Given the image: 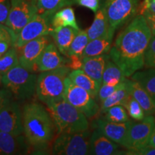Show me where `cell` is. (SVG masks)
Masks as SVG:
<instances>
[{
  "mask_svg": "<svg viewBox=\"0 0 155 155\" xmlns=\"http://www.w3.org/2000/svg\"><path fill=\"white\" fill-rule=\"evenodd\" d=\"M38 14L34 0H11L5 25L17 36L20 30Z\"/></svg>",
  "mask_w": 155,
  "mask_h": 155,
  "instance_id": "cell-10",
  "label": "cell"
},
{
  "mask_svg": "<svg viewBox=\"0 0 155 155\" xmlns=\"http://www.w3.org/2000/svg\"><path fill=\"white\" fill-rule=\"evenodd\" d=\"M152 37L143 15L134 17L116 38L110 50V58L120 68L126 78L144 65V55Z\"/></svg>",
  "mask_w": 155,
  "mask_h": 155,
  "instance_id": "cell-1",
  "label": "cell"
},
{
  "mask_svg": "<svg viewBox=\"0 0 155 155\" xmlns=\"http://www.w3.org/2000/svg\"><path fill=\"white\" fill-rule=\"evenodd\" d=\"M38 75L17 65L2 75V84L16 100H26L36 92Z\"/></svg>",
  "mask_w": 155,
  "mask_h": 155,
  "instance_id": "cell-5",
  "label": "cell"
},
{
  "mask_svg": "<svg viewBox=\"0 0 155 155\" xmlns=\"http://www.w3.org/2000/svg\"><path fill=\"white\" fill-rule=\"evenodd\" d=\"M12 46H15L13 42L8 40H1L0 41V57L7 53Z\"/></svg>",
  "mask_w": 155,
  "mask_h": 155,
  "instance_id": "cell-42",
  "label": "cell"
},
{
  "mask_svg": "<svg viewBox=\"0 0 155 155\" xmlns=\"http://www.w3.org/2000/svg\"><path fill=\"white\" fill-rule=\"evenodd\" d=\"M19 65L18 49L12 46L8 51L0 57V74L5 75L8 71Z\"/></svg>",
  "mask_w": 155,
  "mask_h": 155,
  "instance_id": "cell-29",
  "label": "cell"
},
{
  "mask_svg": "<svg viewBox=\"0 0 155 155\" xmlns=\"http://www.w3.org/2000/svg\"><path fill=\"white\" fill-rule=\"evenodd\" d=\"M13 97L7 89H0V110L12 101Z\"/></svg>",
  "mask_w": 155,
  "mask_h": 155,
  "instance_id": "cell-39",
  "label": "cell"
},
{
  "mask_svg": "<svg viewBox=\"0 0 155 155\" xmlns=\"http://www.w3.org/2000/svg\"><path fill=\"white\" fill-rule=\"evenodd\" d=\"M131 122L128 121L121 123H116L108 121L104 118L96 119L93 123V126L95 129L100 131L103 134L107 137L111 141L124 146Z\"/></svg>",
  "mask_w": 155,
  "mask_h": 155,
  "instance_id": "cell-14",
  "label": "cell"
},
{
  "mask_svg": "<svg viewBox=\"0 0 155 155\" xmlns=\"http://www.w3.org/2000/svg\"><path fill=\"white\" fill-rule=\"evenodd\" d=\"M63 98L82 112L87 119L94 117L99 111L96 99L87 91L75 85L68 77L65 79Z\"/></svg>",
  "mask_w": 155,
  "mask_h": 155,
  "instance_id": "cell-7",
  "label": "cell"
},
{
  "mask_svg": "<svg viewBox=\"0 0 155 155\" xmlns=\"http://www.w3.org/2000/svg\"><path fill=\"white\" fill-rule=\"evenodd\" d=\"M112 29L108 22L105 7L103 5L95 13L94 22L90 28L87 29L86 32L89 40H92L106 35Z\"/></svg>",
  "mask_w": 155,
  "mask_h": 155,
  "instance_id": "cell-20",
  "label": "cell"
},
{
  "mask_svg": "<svg viewBox=\"0 0 155 155\" xmlns=\"http://www.w3.org/2000/svg\"><path fill=\"white\" fill-rule=\"evenodd\" d=\"M48 35L40 37L19 48V64L24 68L34 72L37 62L46 46L50 43Z\"/></svg>",
  "mask_w": 155,
  "mask_h": 155,
  "instance_id": "cell-12",
  "label": "cell"
},
{
  "mask_svg": "<svg viewBox=\"0 0 155 155\" xmlns=\"http://www.w3.org/2000/svg\"><path fill=\"white\" fill-rule=\"evenodd\" d=\"M45 105L55 124L57 134L78 132L88 129L86 116L64 98L47 103Z\"/></svg>",
  "mask_w": 155,
  "mask_h": 155,
  "instance_id": "cell-3",
  "label": "cell"
},
{
  "mask_svg": "<svg viewBox=\"0 0 155 155\" xmlns=\"http://www.w3.org/2000/svg\"><path fill=\"white\" fill-rule=\"evenodd\" d=\"M79 30L71 27H61L53 29L50 35L53 38L58 49L62 55L67 56L68 51Z\"/></svg>",
  "mask_w": 155,
  "mask_h": 155,
  "instance_id": "cell-21",
  "label": "cell"
},
{
  "mask_svg": "<svg viewBox=\"0 0 155 155\" xmlns=\"http://www.w3.org/2000/svg\"><path fill=\"white\" fill-rule=\"evenodd\" d=\"M17 36L10 28L2 23H0V41L1 40H8L15 44Z\"/></svg>",
  "mask_w": 155,
  "mask_h": 155,
  "instance_id": "cell-35",
  "label": "cell"
},
{
  "mask_svg": "<svg viewBox=\"0 0 155 155\" xmlns=\"http://www.w3.org/2000/svg\"><path fill=\"white\" fill-rule=\"evenodd\" d=\"M68 62V59L61 55L56 45L50 42L39 58L35 72L51 71L66 65Z\"/></svg>",
  "mask_w": 155,
  "mask_h": 155,
  "instance_id": "cell-15",
  "label": "cell"
},
{
  "mask_svg": "<svg viewBox=\"0 0 155 155\" xmlns=\"http://www.w3.org/2000/svg\"><path fill=\"white\" fill-rule=\"evenodd\" d=\"M139 15H143L145 12L155 13V3L151 2L150 0H144L142 3L138 7L137 12Z\"/></svg>",
  "mask_w": 155,
  "mask_h": 155,
  "instance_id": "cell-38",
  "label": "cell"
},
{
  "mask_svg": "<svg viewBox=\"0 0 155 155\" xmlns=\"http://www.w3.org/2000/svg\"><path fill=\"white\" fill-rule=\"evenodd\" d=\"M131 80L138 82L155 101V68L135 72L131 75Z\"/></svg>",
  "mask_w": 155,
  "mask_h": 155,
  "instance_id": "cell-26",
  "label": "cell"
},
{
  "mask_svg": "<svg viewBox=\"0 0 155 155\" xmlns=\"http://www.w3.org/2000/svg\"><path fill=\"white\" fill-rule=\"evenodd\" d=\"M130 94L144 110L145 115L155 114V101L137 81L129 80Z\"/></svg>",
  "mask_w": 155,
  "mask_h": 155,
  "instance_id": "cell-22",
  "label": "cell"
},
{
  "mask_svg": "<svg viewBox=\"0 0 155 155\" xmlns=\"http://www.w3.org/2000/svg\"><path fill=\"white\" fill-rule=\"evenodd\" d=\"M34 2L38 9V14L54 15L60 9L75 4V0H34Z\"/></svg>",
  "mask_w": 155,
  "mask_h": 155,
  "instance_id": "cell-27",
  "label": "cell"
},
{
  "mask_svg": "<svg viewBox=\"0 0 155 155\" xmlns=\"http://www.w3.org/2000/svg\"><path fill=\"white\" fill-rule=\"evenodd\" d=\"M52 145V154L58 155L89 154L91 134L88 130L57 134Z\"/></svg>",
  "mask_w": 155,
  "mask_h": 155,
  "instance_id": "cell-6",
  "label": "cell"
},
{
  "mask_svg": "<svg viewBox=\"0 0 155 155\" xmlns=\"http://www.w3.org/2000/svg\"><path fill=\"white\" fill-rule=\"evenodd\" d=\"M0 131L15 135L23 134L22 112L13 101L0 110Z\"/></svg>",
  "mask_w": 155,
  "mask_h": 155,
  "instance_id": "cell-13",
  "label": "cell"
},
{
  "mask_svg": "<svg viewBox=\"0 0 155 155\" xmlns=\"http://www.w3.org/2000/svg\"><path fill=\"white\" fill-rule=\"evenodd\" d=\"M30 146L25 135H15L0 131V155L26 154Z\"/></svg>",
  "mask_w": 155,
  "mask_h": 155,
  "instance_id": "cell-16",
  "label": "cell"
},
{
  "mask_svg": "<svg viewBox=\"0 0 155 155\" xmlns=\"http://www.w3.org/2000/svg\"><path fill=\"white\" fill-rule=\"evenodd\" d=\"M89 41L90 40L86 30H79L73 39L72 43L71 44L67 53V57L78 56L82 58V54Z\"/></svg>",
  "mask_w": 155,
  "mask_h": 155,
  "instance_id": "cell-28",
  "label": "cell"
},
{
  "mask_svg": "<svg viewBox=\"0 0 155 155\" xmlns=\"http://www.w3.org/2000/svg\"><path fill=\"white\" fill-rule=\"evenodd\" d=\"M134 154L139 155H155V147L149 144L144 148L141 149L134 153Z\"/></svg>",
  "mask_w": 155,
  "mask_h": 155,
  "instance_id": "cell-41",
  "label": "cell"
},
{
  "mask_svg": "<svg viewBox=\"0 0 155 155\" xmlns=\"http://www.w3.org/2000/svg\"><path fill=\"white\" fill-rule=\"evenodd\" d=\"M110 26L119 28L134 16L138 9V0H106L104 3Z\"/></svg>",
  "mask_w": 155,
  "mask_h": 155,
  "instance_id": "cell-11",
  "label": "cell"
},
{
  "mask_svg": "<svg viewBox=\"0 0 155 155\" xmlns=\"http://www.w3.org/2000/svg\"><path fill=\"white\" fill-rule=\"evenodd\" d=\"M144 65L155 68V36L151 38L144 55Z\"/></svg>",
  "mask_w": 155,
  "mask_h": 155,
  "instance_id": "cell-33",
  "label": "cell"
},
{
  "mask_svg": "<svg viewBox=\"0 0 155 155\" xmlns=\"http://www.w3.org/2000/svg\"><path fill=\"white\" fill-rule=\"evenodd\" d=\"M115 30L112 29L106 35L90 40L82 54V59L86 57H93L107 54L111 48Z\"/></svg>",
  "mask_w": 155,
  "mask_h": 155,
  "instance_id": "cell-19",
  "label": "cell"
},
{
  "mask_svg": "<svg viewBox=\"0 0 155 155\" xmlns=\"http://www.w3.org/2000/svg\"><path fill=\"white\" fill-rule=\"evenodd\" d=\"M22 112L23 134L29 145L38 152L47 150L56 131L48 110L32 102L25 104Z\"/></svg>",
  "mask_w": 155,
  "mask_h": 155,
  "instance_id": "cell-2",
  "label": "cell"
},
{
  "mask_svg": "<svg viewBox=\"0 0 155 155\" xmlns=\"http://www.w3.org/2000/svg\"><path fill=\"white\" fill-rule=\"evenodd\" d=\"M70 72L71 68L67 65L41 72L36 83L35 94L38 99L46 104L63 98L65 79Z\"/></svg>",
  "mask_w": 155,
  "mask_h": 155,
  "instance_id": "cell-4",
  "label": "cell"
},
{
  "mask_svg": "<svg viewBox=\"0 0 155 155\" xmlns=\"http://www.w3.org/2000/svg\"><path fill=\"white\" fill-rule=\"evenodd\" d=\"M119 146L114 141L95 129L90 137L89 154L114 155L119 154Z\"/></svg>",
  "mask_w": 155,
  "mask_h": 155,
  "instance_id": "cell-17",
  "label": "cell"
},
{
  "mask_svg": "<svg viewBox=\"0 0 155 155\" xmlns=\"http://www.w3.org/2000/svg\"><path fill=\"white\" fill-rule=\"evenodd\" d=\"M123 106L127 108L129 116L137 121H141L146 116L143 108L139 105V103L131 96V95L128 98Z\"/></svg>",
  "mask_w": 155,
  "mask_h": 155,
  "instance_id": "cell-32",
  "label": "cell"
},
{
  "mask_svg": "<svg viewBox=\"0 0 155 155\" xmlns=\"http://www.w3.org/2000/svg\"><path fill=\"white\" fill-rule=\"evenodd\" d=\"M150 144L155 147V124H154V129H153L152 134H151L150 140Z\"/></svg>",
  "mask_w": 155,
  "mask_h": 155,
  "instance_id": "cell-43",
  "label": "cell"
},
{
  "mask_svg": "<svg viewBox=\"0 0 155 155\" xmlns=\"http://www.w3.org/2000/svg\"><path fill=\"white\" fill-rule=\"evenodd\" d=\"M52 27L53 29L61 27H71L80 30L78 25L74 10L72 7H66L56 12L52 19Z\"/></svg>",
  "mask_w": 155,
  "mask_h": 155,
  "instance_id": "cell-25",
  "label": "cell"
},
{
  "mask_svg": "<svg viewBox=\"0 0 155 155\" xmlns=\"http://www.w3.org/2000/svg\"><path fill=\"white\" fill-rule=\"evenodd\" d=\"M2 75L0 74V83H2Z\"/></svg>",
  "mask_w": 155,
  "mask_h": 155,
  "instance_id": "cell-44",
  "label": "cell"
},
{
  "mask_svg": "<svg viewBox=\"0 0 155 155\" xmlns=\"http://www.w3.org/2000/svg\"><path fill=\"white\" fill-rule=\"evenodd\" d=\"M75 4L96 13L100 7V0H75Z\"/></svg>",
  "mask_w": 155,
  "mask_h": 155,
  "instance_id": "cell-37",
  "label": "cell"
},
{
  "mask_svg": "<svg viewBox=\"0 0 155 155\" xmlns=\"http://www.w3.org/2000/svg\"><path fill=\"white\" fill-rule=\"evenodd\" d=\"M108 59H110V55L108 54L83 58L81 70L101 86L103 73Z\"/></svg>",
  "mask_w": 155,
  "mask_h": 155,
  "instance_id": "cell-18",
  "label": "cell"
},
{
  "mask_svg": "<svg viewBox=\"0 0 155 155\" xmlns=\"http://www.w3.org/2000/svg\"><path fill=\"white\" fill-rule=\"evenodd\" d=\"M120 85V84H119ZM119 86H111L108 83H104L100 86L98 93V99L102 102L108 96H110L118 88Z\"/></svg>",
  "mask_w": 155,
  "mask_h": 155,
  "instance_id": "cell-34",
  "label": "cell"
},
{
  "mask_svg": "<svg viewBox=\"0 0 155 155\" xmlns=\"http://www.w3.org/2000/svg\"><path fill=\"white\" fill-rule=\"evenodd\" d=\"M143 16L146 19L147 25L150 28L152 35L155 36V13L145 12Z\"/></svg>",
  "mask_w": 155,
  "mask_h": 155,
  "instance_id": "cell-40",
  "label": "cell"
},
{
  "mask_svg": "<svg viewBox=\"0 0 155 155\" xmlns=\"http://www.w3.org/2000/svg\"><path fill=\"white\" fill-rule=\"evenodd\" d=\"M151 2H153V3H155V0H150Z\"/></svg>",
  "mask_w": 155,
  "mask_h": 155,
  "instance_id": "cell-45",
  "label": "cell"
},
{
  "mask_svg": "<svg viewBox=\"0 0 155 155\" xmlns=\"http://www.w3.org/2000/svg\"><path fill=\"white\" fill-rule=\"evenodd\" d=\"M53 16V14L50 13L37 14L17 35L15 47L19 49L34 39L50 35V32L53 30L52 27Z\"/></svg>",
  "mask_w": 155,
  "mask_h": 155,
  "instance_id": "cell-9",
  "label": "cell"
},
{
  "mask_svg": "<svg viewBox=\"0 0 155 155\" xmlns=\"http://www.w3.org/2000/svg\"><path fill=\"white\" fill-rule=\"evenodd\" d=\"M111 79H117L121 82L126 80V77L120 68L109 59L106 61L102 78V84L108 83Z\"/></svg>",
  "mask_w": 155,
  "mask_h": 155,
  "instance_id": "cell-30",
  "label": "cell"
},
{
  "mask_svg": "<svg viewBox=\"0 0 155 155\" xmlns=\"http://www.w3.org/2000/svg\"><path fill=\"white\" fill-rule=\"evenodd\" d=\"M131 96L130 88H129V79L120 83L118 88L108 96L107 98L101 102V112L103 114L106 109L114 106L121 105L124 106L129 96Z\"/></svg>",
  "mask_w": 155,
  "mask_h": 155,
  "instance_id": "cell-23",
  "label": "cell"
},
{
  "mask_svg": "<svg viewBox=\"0 0 155 155\" xmlns=\"http://www.w3.org/2000/svg\"><path fill=\"white\" fill-rule=\"evenodd\" d=\"M103 114H104V119L112 122L121 123L129 121L127 112L121 105H116L110 107Z\"/></svg>",
  "mask_w": 155,
  "mask_h": 155,
  "instance_id": "cell-31",
  "label": "cell"
},
{
  "mask_svg": "<svg viewBox=\"0 0 155 155\" xmlns=\"http://www.w3.org/2000/svg\"><path fill=\"white\" fill-rule=\"evenodd\" d=\"M11 0H0V23L5 24L10 9Z\"/></svg>",
  "mask_w": 155,
  "mask_h": 155,
  "instance_id": "cell-36",
  "label": "cell"
},
{
  "mask_svg": "<svg viewBox=\"0 0 155 155\" xmlns=\"http://www.w3.org/2000/svg\"><path fill=\"white\" fill-rule=\"evenodd\" d=\"M155 124L153 115H148L139 122H131L127 139L123 147L129 152L127 154L134 153L150 144L151 134Z\"/></svg>",
  "mask_w": 155,
  "mask_h": 155,
  "instance_id": "cell-8",
  "label": "cell"
},
{
  "mask_svg": "<svg viewBox=\"0 0 155 155\" xmlns=\"http://www.w3.org/2000/svg\"><path fill=\"white\" fill-rule=\"evenodd\" d=\"M68 77L75 85L87 91L95 99H98V93L101 86L83 70H72Z\"/></svg>",
  "mask_w": 155,
  "mask_h": 155,
  "instance_id": "cell-24",
  "label": "cell"
}]
</instances>
